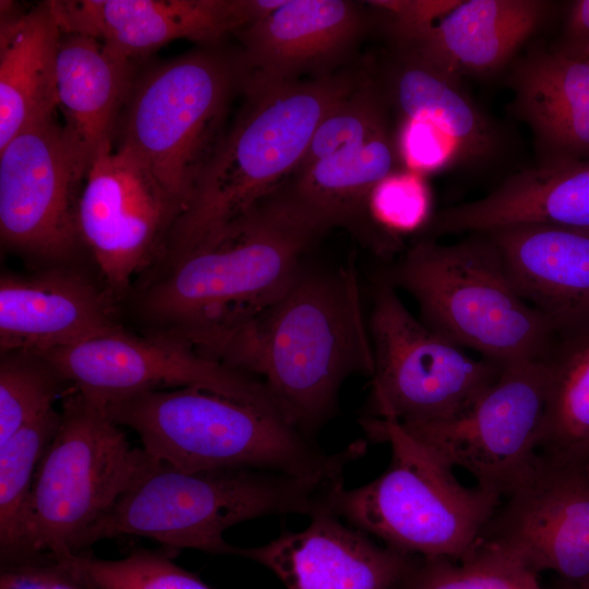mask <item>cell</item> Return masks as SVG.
I'll return each mask as SVG.
<instances>
[{
    "instance_id": "2",
    "label": "cell",
    "mask_w": 589,
    "mask_h": 589,
    "mask_svg": "<svg viewBox=\"0 0 589 589\" xmlns=\"http://www.w3.org/2000/svg\"><path fill=\"white\" fill-rule=\"evenodd\" d=\"M318 238L267 196L141 276L129 296L132 310L144 333L191 340L231 328L285 292Z\"/></svg>"
},
{
    "instance_id": "31",
    "label": "cell",
    "mask_w": 589,
    "mask_h": 589,
    "mask_svg": "<svg viewBox=\"0 0 589 589\" xmlns=\"http://www.w3.org/2000/svg\"><path fill=\"white\" fill-rule=\"evenodd\" d=\"M72 385L44 353L29 350L0 357V444L23 425L53 409Z\"/></svg>"
},
{
    "instance_id": "10",
    "label": "cell",
    "mask_w": 589,
    "mask_h": 589,
    "mask_svg": "<svg viewBox=\"0 0 589 589\" xmlns=\"http://www.w3.org/2000/svg\"><path fill=\"white\" fill-rule=\"evenodd\" d=\"M374 369L368 414L404 428L437 423L466 411L501 374L416 318L378 277L368 318Z\"/></svg>"
},
{
    "instance_id": "20",
    "label": "cell",
    "mask_w": 589,
    "mask_h": 589,
    "mask_svg": "<svg viewBox=\"0 0 589 589\" xmlns=\"http://www.w3.org/2000/svg\"><path fill=\"white\" fill-rule=\"evenodd\" d=\"M399 161L386 125L360 144L296 170L269 196L320 237L335 227L363 228L372 250L387 256L397 240L374 226L368 206L374 188L398 171Z\"/></svg>"
},
{
    "instance_id": "16",
    "label": "cell",
    "mask_w": 589,
    "mask_h": 589,
    "mask_svg": "<svg viewBox=\"0 0 589 589\" xmlns=\"http://www.w3.org/2000/svg\"><path fill=\"white\" fill-rule=\"evenodd\" d=\"M62 33L93 37L133 60L176 39L216 46L274 11L281 0H55Z\"/></svg>"
},
{
    "instance_id": "17",
    "label": "cell",
    "mask_w": 589,
    "mask_h": 589,
    "mask_svg": "<svg viewBox=\"0 0 589 589\" xmlns=\"http://www.w3.org/2000/svg\"><path fill=\"white\" fill-rule=\"evenodd\" d=\"M120 302L77 264L0 277V352H49L124 327Z\"/></svg>"
},
{
    "instance_id": "22",
    "label": "cell",
    "mask_w": 589,
    "mask_h": 589,
    "mask_svg": "<svg viewBox=\"0 0 589 589\" xmlns=\"http://www.w3.org/2000/svg\"><path fill=\"white\" fill-rule=\"evenodd\" d=\"M517 225L589 231V159L538 164L513 173L488 195L436 212L424 236L436 239Z\"/></svg>"
},
{
    "instance_id": "14",
    "label": "cell",
    "mask_w": 589,
    "mask_h": 589,
    "mask_svg": "<svg viewBox=\"0 0 589 589\" xmlns=\"http://www.w3.org/2000/svg\"><path fill=\"white\" fill-rule=\"evenodd\" d=\"M44 354L72 387L98 405L143 392L197 387L284 416L262 381L202 354L172 334L136 335L122 327Z\"/></svg>"
},
{
    "instance_id": "35",
    "label": "cell",
    "mask_w": 589,
    "mask_h": 589,
    "mask_svg": "<svg viewBox=\"0 0 589 589\" xmlns=\"http://www.w3.org/2000/svg\"><path fill=\"white\" fill-rule=\"evenodd\" d=\"M0 589H95L51 552H28L0 561Z\"/></svg>"
},
{
    "instance_id": "18",
    "label": "cell",
    "mask_w": 589,
    "mask_h": 589,
    "mask_svg": "<svg viewBox=\"0 0 589 589\" xmlns=\"http://www.w3.org/2000/svg\"><path fill=\"white\" fill-rule=\"evenodd\" d=\"M235 556L264 566L286 589H395L410 560L329 510L265 544L237 546Z\"/></svg>"
},
{
    "instance_id": "5",
    "label": "cell",
    "mask_w": 589,
    "mask_h": 589,
    "mask_svg": "<svg viewBox=\"0 0 589 589\" xmlns=\"http://www.w3.org/2000/svg\"><path fill=\"white\" fill-rule=\"evenodd\" d=\"M349 73L242 87L247 101L176 220L161 265L265 200L298 168L321 120L357 86Z\"/></svg>"
},
{
    "instance_id": "1",
    "label": "cell",
    "mask_w": 589,
    "mask_h": 589,
    "mask_svg": "<svg viewBox=\"0 0 589 589\" xmlns=\"http://www.w3.org/2000/svg\"><path fill=\"white\" fill-rule=\"evenodd\" d=\"M202 354L262 381L312 438L335 414L342 384L371 376L373 349L353 260L305 267L254 317L189 340Z\"/></svg>"
},
{
    "instance_id": "8",
    "label": "cell",
    "mask_w": 589,
    "mask_h": 589,
    "mask_svg": "<svg viewBox=\"0 0 589 589\" xmlns=\"http://www.w3.org/2000/svg\"><path fill=\"white\" fill-rule=\"evenodd\" d=\"M243 75L240 52L215 46L136 75L121 117L120 146L148 168L180 215L225 135L226 112Z\"/></svg>"
},
{
    "instance_id": "11",
    "label": "cell",
    "mask_w": 589,
    "mask_h": 589,
    "mask_svg": "<svg viewBox=\"0 0 589 589\" xmlns=\"http://www.w3.org/2000/svg\"><path fill=\"white\" fill-rule=\"evenodd\" d=\"M85 171L53 117L0 149V236L5 249L37 266L77 264L85 251L77 203Z\"/></svg>"
},
{
    "instance_id": "4",
    "label": "cell",
    "mask_w": 589,
    "mask_h": 589,
    "mask_svg": "<svg viewBox=\"0 0 589 589\" xmlns=\"http://www.w3.org/2000/svg\"><path fill=\"white\" fill-rule=\"evenodd\" d=\"M153 457V456H152ZM344 481L257 470L190 472L153 457L108 513L80 541L79 552L120 536L145 537L170 551L235 555L225 532L265 516L329 510Z\"/></svg>"
},
{
    "instance_id": "9",
    "label": "cell",
    "mask_w": 589,
    "mask_h": 589,
    "mask_svg": "<svg viewBox=\"0 0 589 589\" xmlns=\"http://www.w3.org/2000/svg\"><path fill=\"white\" fill-rule=\"evenodd\" d=\"M33 482L26 553H79L80 541L153 457L130 444L121 425L73 387Z\"/></svg>"
},
{
    "instance_id": "29",
    "label": "cell",
    "mask_w": 589,
    "mask_h": 589,
    "mask_svg": "<svg viewBox=\"0 0 589 589\" xmlns=\"http://www.w3.org/2000/svg\"><path fill=\"white\" fill-rule=\"evenodd\" d=\"M60 420L53 408L0 444V561L26 553L34 477Z\"/></svg>"
},
{
    "instance_id": "19",
    "label": "cell",
    "mask_w": 589,
    "mask_h": 589,
    "mask_svg": "<svg viewBox=\"0 0 589 589\" xmlns=\"http://www.w3.org/2000/svg\"><path fill=\"white\" fill-rule=\"evenodd\" d=\"M365 20L345 0H283L274 11L238 32L242 87L298 81L302 73L332 74L360 39Z\"/></svg>"
},
{
    "instance_id": "7",
    "label": "cell",
    "mask_w": 589,
    "mask_h": 589,
    "mask_svg": "<svg viewBox=\"0 0 589 589\" xmlns=\"http://www.w3.org/2000/svg\"><path fill=\"white\" fill-rule=\"evenodd\" d=\"M366 435L388 444L387 468L372 481L336 490L329 510L385 546L410 556L469 554L502 497L459 482L454 468L398 423L362 417Z\"/></svg>"
},
{
    "instance_id": "21",
    "label": "cell",
    "mask_w": 589,
    "mask_h": 589,
    "mask_svg": "<svg viewBox=\"0 0 589 589\" xmlns=\"http://www.w3.org/2000/svg\"><path fill=\"white\" fill-rule=\"evenodd\" d=\"M486 233L518 294L560 341L589 335V231L517 225Z\"/></svg>"
},
{
    "instance_id": "3",
    "label": "cell",
    "mask_w": 589,
    "mask_h": 589,
    "mask_svg": "<svg viewBox=\"0 0 589 589\" xmlns=\"http://www.w3.org/2000/svg\"><path fill=\"white\" fill-rule=\"evenodd\" d=\"M98 405V404H97ZM154 458L181 470H257L345 481L365 440L327 453L280 413L197 387L143 392L99 405Z\"/></svg>"
},
{
    "instance_id": "38",
    "label": "cell",
    "mask_w": 589,
    "mask_h": 589,
    "mask_svg": "<svg viewBox=\"0 0 589 589\" xmlns=\"http://www.w3.org/2000/svg\"><path fill=\"white\" fill-rule=\"evenodd\" d=\"M554 49L569 56H589V0L570 4L563 38Z\"/></svg>"
},
{
    "instance_id": "30",
    "label": "cell",
    "mask_w": 589,
    "mask_h": 589,
    "mask_svg": "<svg viewBox=\"0 0 589 589\" xmlns=\"http://www.w3.org/2000/svg\"><path fill=\"white\" fill-rule=\"evenodd\" d=\"M395 589H542L538 575L502 551L478 543L459 560L410 556Z\"/></svg>"
},
{
    "instance_id": "23",
    "label": "cell",
    "mask_w": 589,
    "mask_h": 589,
    "mask_svg": "<svg viewBox=\"0 0 589 589\" xmlns=\"http://www.w3.org/2000/svg\"><path fill=\"white\" fill-rule=\"evenodd\" d=\"M542 0H461L430 29L405 46L438 71L461 80L503 69L548 21Z\"/></svg>"
},
{
    "instance_id": "25",
    "label": "cell",
    "mask_w": 589,
    "mask_h": 589,
    "mask_svg": "<svg viewBox=\"0 0 589 589\" xmlns=\"http://www.w3.org/2000/svg\"><path fill=\"white\" fill-rule=\"evenodd\" d=\"M135 79L133 60L112 53L93 37L62 33L57 58L58 108L85 176L96 157L112 149Z\"/></svg>"
},
{
    "instance_id": "39",
    "label": "cell",
    "mask_w": 589,
    "mask_h": 589,
    "mask_svg": "<svg viewBox=\"0 0 589 589\" xmlns=\"http://www.w3.org/2000/svg\"><path fill=\"white\" fill-rule=\"evenodd\" d=\"M551 589H589V581L584 584H573L558 578L557 581L552 585Z\"/></svg>"
},
{
    "instance_id": "24",
    "label": "cell",
    "mask_w": 589,
    "mask_h": 589,
    "mask_svg": "<svg viewBox=\"0 0 589 589\" xmlns=\"http://www.w3.org/2000/svg\"><path fill=\"white\" fill-rule=\"evenodd\" d=\"M508 84L539 164L589 159V56L533 48L514 64Z\"/></svg>"
},
{
    "instance_id": "32",
    "label": "cell",
    "mask_w": 589,
    "mask_h": 589,
    "mask_svg": "<svg viewBox=\"0 0 589 589\" xmlns=\"http://www.w3.org/2000/svg\"><path fill=\"white\" fill-rule=\"evenodd\" d=\"M171 552L134 548L118 560L100 558L88 550L60 556L95 589H211L176 564Z\"/></svg>"
},
{
    "instance_id": "37",
    "label": "cell",
    "mask_w": 589,
    "mask_h": 589,
    "mask_svg": "<svg viewBox=\"0 0 589 589\" xmlns=\"http://www.w3.org/2000/svg\"><path fill=\"white\" fill-rule=\"evenodd\" d=\"M396 143L410 171L429 172L455 165L449 144L428 123L401 119Z\"/></svg>"
},
{
    "instance_id": "6",
    "label": "cell",
    "mask_w": 589,
    "mask_h": 589,
    "mask_svg": "<svg viewBox=\"0 0 589 589\" xmlns=\"http://www.w3.org/2000/svg\"><path fill=\"white\" fill-rule=\"evenodd\" d=\"M382 277L414 299L425 326L502 368L549 359L560 342L518 294L486 233L453 244L422 237Z\"/></svg>"
},
{
    "instance_id": "15",
    "label": "cell",
    "mask_w": 589,
    "mask_h": 589,
    "mask_svg": "<svg viewBox=\"0 0 589 589\" xmlns=\"http://www.w3.org/2000/svg\"><path fill=\"white\" fill-rule=\"evenodd\" d=\"M480 543L539 575L589 581V458L538 454L521 481L502 498Z\"/></svg>"
},
{
    "instance_id": "13",
    "label": "cell",
    "mask_w": 589,
    "mask_h": 589,
    "mask_svg": "<svg viewBox=\"0 0 589 589\" xmlns=\"http://www.w3.org/2000/svg\"><path fill=\"white\" fill-rule=\"evenodd\" d=\"M180 208L128 148L89 166L77 203V228L99 278L121 303L164 254Z\"/></svg>"
},
{
    "instance_id": "28",
    "label": "cell",
    "mask_w": 589,
    "mask_h": 589,
    "mask_svg": "<svg viewBox=\"0 0 589 589\" xmlns=\"http://www.w3.org/2000/svg\"><path fill=\"white\" fill-rule=\"evenodd\" d=\"M549 371L539 452L589 458V335L560 341L549 358Z\"/></svg>"
},
{
    "instance_id": "27",
    "label": "cell",
    "mask_w": 589,
    "mask_h": 589,
    "mask_svg": "<svg viewBox=\"0 0 589 589\" xmlns=\"http://www.w3.org/2000/svg\"><path fill=\"white\" fill-rule=\"evenodd\" d=\"M61 35L48 1L23 13L1 1L0 149L20 132L53 117Z\"/></svg>"
},
{
    "instance_id": "34",
    "label": "cell",
    "mask_w": 589,
    "mask_h": 589,
    "mask_svg": "<svg viewBox=\"0 0 589 589\" xmlns=\"http://www.w3.org/2000/svg\"><path fill=\"white\" fill-rule=\"evenodd\" d=\"M369 215L374 226L397 239L429 221L430 197L419 173L396 171L382 180L369 199Z\"/></svg>"
},
{
    "instance_id": "26",
    "label": "cell",
    "mask_w": 589,
    "mask_h": 589,
    "mask_svg": "<svg viewBox=\"0 0 589 589\" xmlns=\"http://www.w3.org/2000/svg\"><path fill=\"white\" fill-rule=\"evenodd\" d=\"M460 81L396 48L382 91L401 119L432 125L449 144L455 164L480 167L496 160L505 139Z\"/></svg>"
},
{
    "instance_id": "33",
    "label": "cell",
    "mask_w": 589,
    "mask_h": 589,
    "mask_svg": "<svg viewBox=\"0 0 589 589\" xmlns=\"http://www.w3.org/2000/svg\"><path fill=\"white\" fill-rule=\"evenodd\" d=\"M385 100L381 84L372 79L359 80L354 89L321 120L296 170L360 144L386 127Z\"/></svg>"
},
{
    "instance_id": "12",
    "label": "cell",
    "mask_w": 589,
    "mask_h": 589,
    "mask_svg": "<svg viewBox=\"0 0 589 589\" xmlns=\"http://www.w3.org/2000/svg\"><path fill=\"white\" fill-rule=\"evenodd\" d=\"M549 359L503 366L496 381L454 419L404 428L452 468L502 498L538 454L549 392Z\"/></svg>"
},
{
    "instance_id": "36",
    "label": "cell",
    "mask_w": 589,
    "mask_h": 589,
    "mask_svg": "<svg viewBox=\"0 0 589 589\" xmlns=\"http://www.w3.org/2000/svg\"><path fill=\"white\" fill-rule=\"evenodd\" d=\"M461 0L369 1L384 16L396 46L416 40L449 13Z\"/></svg>"
}]
</instances>
